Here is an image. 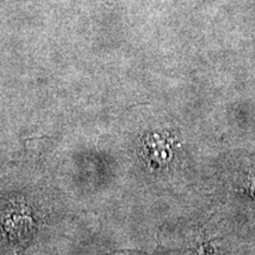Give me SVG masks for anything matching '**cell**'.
Wrapping results in <instances>:
<instances>
[{"instance_id": "cell-1", "label": "cell", "mask_w": 255, "mask_h": 255, "mask_svg": "<svg viewBox=\"0 0 255 255\" xmlns=\"http://www.w3.org/2000/svg\"><path fill=\"white\" fill-rule=\"evenodd\" d=\"M169 143L164 141L161 137H154L150 139L148 144L149 149V156L154 162H158L157 164H163L164 162H167L169 158L171 157V149L168 145Z\"/></svg>"}]
</instances>
